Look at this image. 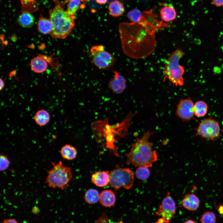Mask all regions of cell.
Instances as JSON below:
<instances>
[{
  "mask_svg": "<svg viewBox=\"0 0 223 223\" xmlns=\"http://www.w3.org/2000/svg\"><path fill=\"white\" fill-rule=\"evenodd\" d=\"M60 153L63 159L68 160H72L76 157L77 151L73 146L69 144H66L61 149Z\"/></svg>",
  "mask_w": 223,
  "mask_h": 223,
  "instance_id": "cell-22",
  "label": "cell"
},
{
  "mask_svg": "<svg viewBox=\"0 0 223 223\" xmlns=\"http://www.w3.org/2000/svg\"><path fill=\"white\" fill-rule=\"evenodd\" d=\"M90 56L92 62L96 66L106 70L112 67L116 61L115 57L106 51L102 45L92 46L90 51Z\"/></svg>",
  "mask_w": 223,
  "mask_h": 223,
  "instance_id": "cell-8",
  "label": "cell"
},
{
  "mask_svg": "<svg viewBox=\"0 0 223 223\" xmlns=\"http://www.w3.org/2000/svg\"><path fill=\"white\" fill-rule=\"evenodd\" d=\"M196 131L195 135L214 141L220 137L221 130L219 122L210 117L199 123Z\"/></svg>",
  "mask_w": 223,
  "mask_h": 223,
  "instance_id": "cell-9",
  "label": "cell"
},
{
  "mask_svg": "<svg viewBox=\"0 0 223 223\" xmlns=\"http://www.w3.org/2000/svg\"><path fill=\"white\" fill-rule=\"evenodd\" d=\"M163 27L154 14L145 12L142 20L138 23H122L119 26L120 37L124 52L134 59L146 57L156 46L155 33Z\"/></svg>",
  "mask_w": 223,
  "mask_h": 223,
  "instance_id": "cell-1",
  "label": "cell"
},
{
  "mask_svg": "<svg viewBox=\"0 0 223 223\" xmlns=\"http://www.w3.org/2000/svg\"><path fill=\"white\" fill-rule=\"evenodd\" d=\"M184 55L181 50H175L168 57L164 66V80L168 79L176 86H182L184 83L183 76L185 69L184 67L179 64L180 60Z\"/></svg>",
  "mask_w": 223,
  "mask_h": 223,
  "instance_id": "cell-4",
  "label": "cell"
},
{
  "mask_svg": "<svg viewBox=\"0 0 223 223\" xmlns=\"http://www.w3.org/2000/svg\"><path fill=\"white\" fill-rule=\"evenodd\" d=\"M33 16L28 11H23L18 17L17 22L19 25L24 28H30L34 22Z\"/></svg>",
  "mask_w": 223,
  "mask_h": 223,
  "instance_id": "cell-19",
  "label": "cell"
},
{
  "mask_svg": "<svg viewBox=\"0 0 223 223\" xmlns=\"http://www.w3.org/2000/svg\"><path fill=\"white\" fill-rule=\"evenodd\" d=\"M194 112L195 115L198 117L205 116L208 112V105L204 101L199 100L194 104Z\"/></svg>",
  "mask_w": 223,
  "mask_h": 223,
  "instance_id": "cell-23",
  "label": "cell"
},
{
  "mask_svg": "<svg viewBox=\"0 0 223 223\" xmlns=\"http://www.w3.org/2000/svg\"><path fill=\"white\" fill-rule=\"evenodd\" d=\"M200 220L201 223H216V216L212 211H206L201 216Z\"/></svg>",
  "mask_w": 223,
  "mask_h": 223,
  "instance_id": "cell-27",
  "label": "cell"
},
{
  "mask_svg": "<svg viewBox=\"0 0 223 223\" xmlns=\"http://www.w3.org/2000/svg\"><path fill=\"white\" fill-rule=\"evenodd\" d=\"M219 212L220 213L223 214V206L222 205H220V206L219 207Z\"/></svg>",
  "mask_w": 223,
  "mask_h": 223,
  "instance_id": "cell-36",
  "label": "cell"
},
{
  "mask_svg": "<svg viewBox=\"0 0 223 223\" xmlns=\"http://www.w3.org/2000/svg\"><path fill=\"white\" fill-rule=\"evenodd\" d=\"M108 10L109 14L115 17L120 16L125 11L123 3L118 0L112 1L109 4Z\"/></svg>",
  "mask_w": 223,
  "mask_h": 223,
  "instance_id": "cell-18",
  "label": "cell"
},
{
  "mask_svg": "<svg viewBox=\"0 0 223 223\" xmlns=\"http://www.w3.org/2000/svg\"><path fill=\"white\" fill-rule=\"evenodd\" d=\"M176 211L175 202L168 192L159 205L156 214L161 216L164 223H168L174 216Z\"/></svg>",
  "mask_w": 223,
  "mask_h": 223,
  "instance_id": "cell-10",
  "label": "cell"
},
{
  "mask_svg": "<svg viewBox=\"0 0 223 223\" xmlns=\"http://www.w3.org/2000/svg\"><path fill=\"white\" fill-rule=\"evenodd\" d=\"M34 119L37 125L40 126H43L49 122L50 116L49 112L46 110L40 109L36 112Z\"/></svg>",
  "mask_w": 223,
  "mask_h": 223,
  "instance_id": "cell-20",
  "label": "cell"
},
{
  "mask_svg": "<svg viewBox=\"0 0 223 223\" xmlns=\"http://www.w3.org/2000/svg\"><path fill=\"white\" fill-rule=\"evenodd\" d=\"M109 185L116 190L121 187L129 190L133 186L134 176L133 171L129 168L116 166L109 173Z\"/></svg>",
  "mask_w": 223,
  "mask_h": 223,
  "instance_id": "cell-6",
  "label": "cell"
},
{
  "mask_svg": "<svg viewBox=\"0 0 223 223\" xmlns=\"http://www.w3.org/2000/svg\"><path fill=\"white\" fill-rule=\"evenodd\" d=\"M153 133V132L150 130L145 132L132 144L129 151L126 154L127 164H131L137 168L142 166L149 168L157 161V152L153 149V143L149 141Z\"/></svg>",
  "mask_w": 223,
  "mask_h": 223,
  "instance_id": "cell-2",
  "label": "cell"
},
{
  "mask_svg": "<svg viewBox=\"0 0 223 223\" xmlns=\"http://www.w3.org/2000/svg\"><path fill=\"white\" fill-rule=\"evenodd\" d=\"M148 168L142 166L137 167L135 173L136 177L141 180L147 179L150 175V171Z\"/></svg>",
  "mask_w": 223,
  "mask_h": 223,
  "instance_id": "cell-26",
  "label": "cell"
},
{
  "mask_svg": "<svg viewBox=\"0 0 223 223\" xmlns=\"http://www.w3.org/2000/svg\"><path fill=\"white\" fill-rule=\"evenodd\" d=\"M23 11H34L37 9V5L34 0H20Z\"/></svg>",
  "mask_w": 223,
  "mask_h": 223,
  "instance_id": "cell-29",
  "label": "cell"
},
{
  "mask_svg": "<svg viewBox=\"0 0 223 223\" xmlns=\"http://www.w3.org/2000/svg\"><path fill=\"white\" fill-rule=\"evenodd\" d=\"M114 77L110 80L108 86L112 92L116 94L122 93L126 87V80L125 78L116 71H113Z\"/></svg>",
  "mask_w": 223,
  "mask_h": 223,
  "instance_id": "cell-12",
  "label": "cell"
},
{
  "mask_svg": "<svg viewBox=\"0 0 223 223\" xmlns=\"http://www.w3.org/2000/svg\"><path fill=\"white\" fill-rule=\"evenodd\" d=\"M194 103L190 97L181 99L177 106L176 114L177 116L185 122L190 121L194 116Z\"/></svg>",
  "mask_w": 223,
  "mask_h": 223,
  "instance_id": "cell-11",
  "label": "cell"
},
{
  "mask_svg": "<svg viewBox=\"0 0 223 223\" xmlns=\"http://www.w3.org/2000/svg\"><path fill=\"white\" fill-rule=\"evenodd\" d=\"M135 114L132 113L129 114L122 122L114 126V129H113L112 126L111 127L112 129H111V130L109 125L108 124L107 126L110 131L105 127L104 128L102 127L103 132L102 133L105 137L107 147L112 150L116 156H119V155L114 144L115 142H116L114 134L119 135L121 137L125 136L127 133V130L130 124L131 119Z\"/></svg>",
  "mask_w": 223,
  "mask_h": 223,
  "instance_id": "cell-7",
  "label": "cell"
},
{
  "mask_svg": "<svg viewBox=\"0 0 223 223\" xmlns=\"http://www.w3.org/2000/svg\"><path fill=\"white\" fill-rule=\"evenodd\" d=\"M52 164L53 166L47 171L45 183L50 188L63 190L68 186L72 178L71 168L63 165L61 161Z\"/></svg>",
  "mask_w": 223,
  "mask_h": 223,
  "instance_id": "cell-5",
  "label": "cell"
},
{
  "mask_svg": "<svg viewBox=\"0 0 223 223\" xmlns=\"http://www.w3.org/2000/svg\"><path fill=\"white\" fill-rule=\"evenodd\" d=\"M2 223H19L14 219H5Z\"/></svg>",
  "mask_w": 223,
  "mask_h": 223,
  "instance_id": "cell-32",
  "label": "cell"
},
{
  "mask_svg": "<svg viewBox=\"0 0 223 223\" xmlns=\"http://www.w3.org/2000/svg\"><path fill=\"white\" fill-rule=\"evenodd\" d=\"M68 1L66 11L68 14L74 15L78 10L82 0H65V2Z\"/></svg>",
  "mask_w": 223,
  "mask_h": 223,
  "instance_id": "cell-28",
  "label": "cell"
},
{
  "mask_svg": "<svg viewBox=\"0 0 223 223\" xmlns=\"http://www.w3.org/2000/svg\"><path fill=\"white\" fill-rule=\"evenodd\" d=\"M212 3L217 7H221L223 5V0H212Z\"/></svg>",
  "mask_w": 223,
  "mask_h": 223,
  "instance_id": "cell-31",
  "label": "cell"
},
{
  "mask_svg": "<svg viewBox=\"0 0 223 223\" xmlns=\"http://www.w3.org/2000/svg\"><path fill=\"white\" fill-rule=\"evenodd\" d=\"M116 200V195L111 190H105L99 194L100 203L104 207H110L114 206Z\"/></svg>",
  "mask_w": 223,
  "mask_h": 223,
  "instance_id": "cell-16",
  "label": "cell"
},
{
  "mask_svg": "<svg viewBox=\"0 0 223 223\" xmlns=\"http://www.w3.org/2000/svg\"><path fill=\"white\" fill-rule=\"evenodd\" d=\"M107 0H96V2L100 4H104L105 3Z\"/></svg>",
  "mask_w": 223,
  "mask_h": 223,
  "instance_id": "cell-34",
  "label": "cell"
},
{
  "mask_svg": "<svg viewBox=\"0 0 223 223\" xmlns=\"http://www.w3.org/2000/svg\"><path fill=\"white\" fill-rule=\"evenodd\" d=\"M127 17L132 22L138 23L142 19L143 13L138 9L135 8L128 12Z\"/></svg>",
  "mask_w": 223,
  "mask_h": 223,
  "instance_id": "cell-25",
  "label": "cell"
},
{
  "mask_svg": "<svg viewBox=\"0 0 223 223\" xmlns=\"http://www.w3.org/2000/svg\"><path fill=\"white\" fill-rule=\"evenodd\" d=\"M160 9V15L161 19L165 22L172 21L176 17L177 13L173 6L171 4L163 3Z\"/></svg>",
  "mask_w": 223,
  "mask_h": 223,
  "instance_id": "cell-14",
  "label": "cell"
},
{
  "mask_svg": "<svg viewBox=\"0 0 223 223\" xmlns=\"http://www.w3.org/2000/svg\"><path fill=\"white\" fill-rule=\"evenodd\" d=\"M37 27L39 32L46 35L50 33L52 29L53 25L50 19L42 16L38 20Z\"/></svg>",
  "mask_w": 223,
  "mask_h": 223,
  "instance_id": "cell-21",
  "label": "cell"
},
{
  "mask_svg": "<svg viewBox=\"0 0 223 223\" xmlns=\"http://www.w3.org/2000/svg\"><path fill=\"white\" fill-rule=\"evenodd\" d=\"M0 90H1L4 87L5 85V82L1 78L0 79Z\"/></svg>",
  "mask_w": 223,
  "mask_h": 223,
  "instance_id": "cell-33",
  "label": "cell"
},
{
  "mask_svg": "<svg viewBox=\"0 0 223 223\" xmlns=\"http://www.w3.org/2000/svg\"><path fill=\"white\" fill-rule=\"evenodd\" d=\"M88 0H82V2L87 1H88Z\"/></svg>",
  "mask_w": 223,
  "mask_h": 223,
  "instance_id": "cell-37",
  "label": "cell"
},
{
  "mask_svg": "<svg viewBox=\"0 0 223 223\" xmlns=\"http://www.w3.org/2000/svg\"><path fill=\"white\" fill-rule=\"evenodd\" d=\"M84 199L85 201L90 204L97 203L99 199V194L98 191L93 189H90L85 193Z\"/></svg>",
  "mask_w": 223,
  "mask_h": 223,
  "instance_id": "cell-24",
  "label": "cell"
},
{
  "mask_svg": "<svg viewBox=\"0 0 223 223\" xmlns=\"http://www.w3.org/2000/svg\"><path fill=\"white\" fill-rule=\"evenodd\" d=\"M30 66L33 72L37 73H41L46 70L48 63L44 58L40 56H37L31 60Z\"/></svg>",
  "mask_w": 223,
  "mask_h": 223,
  "instance_id": "cell-17",
  "label": "cell"
},
{
  "mask_svg": "<svg viewBox=\"0 0 223 223\" xmlns=\"http://www.w3.org/2000/svg\"><path fill=\"white\" fill-rule=\"evenodd\" d=\"M184 223H197L195 221L191 219L188 220L186 221Z\"/></svg>",
  "mask_w": 223,
  "mask_h": 223,
  "instance_id": "cell-35",
  "label": "cell"
},
{
  "mask_svg": "<svg viewBox=\"0 0 223 223\" xmlns=\"http://www.w3.org/2000/svg\"><path fill=\"white\" fill-rule=\"evenodd\" d=\"M109 173L108 171L96 172L92 175L91 181L98 186L103 187L106 186L109 183Z\"/></svg>",
  "mask_w": 223,
  "mask_h": 223,
  "instance_id": "cell-15",
  "label": "cell"
},
{
  "mask_svg": "<svg viewBox=\"0 0 223 223\" xmlns=\"http://www.w3.org/2000/svg\"><path fill=\"white\" fill-rule=\"evenodd\" d=\"M54 1L55 7L49 12L50 19L53 25L50 34L53 38L64 39L70 34L75 26V16L64 11L58 0Z\"/></svg>",
  "mask_w": 223,
  "mask_h": 223,
  "instance_id": "cell-3",
  "label": "cell"
},
{
  "mask_svg": "<svg viewBox=\"0 0 223 223\" xmlns=\"http://www.w3.org/2000/svg\"><path fill=\"white\" fill-rule=\"evenodd\" d=\"M0 171L6 170L9 166L10 161L7 156L3 154L0 155Z\"/></svg>",
  "mask_w": 223,
  "mask_h": 223,
  "instance_id": "cell-30",
  "label": "cell"
},
{
  "mask_svg": "<svg viewBox=\"0 0 223 223\" xmlns=\"http://www.w3.org/2000/svg\"><path fill=\"white\" fill-rule=\"evenodd\" d=\"M200 200L195 194L188 193L183 197L182 200V206L190 211H196L199 208Z\"/></svg>",
  "mask_w": 223,
  "mask_h": 223,
  "instance_id": "cell-13",
  "label": "cell"
},
{
  "mask_svg": "<svg viewBox=\"0 0 223 223\" xmlns=\"http://www.w3.org/2000/svg\"><path fill=\"white\" fill-rule=\"evenodd\" d=\"M119 223H123L122 221H120Z\"/></svg>",
  "mask_w": 223,
  "mask_h": 223,
  "instance_id": "cell-38",
  "label": "cell"
}]
</instances>
